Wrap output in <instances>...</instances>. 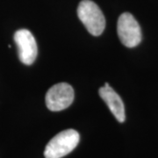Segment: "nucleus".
<instances>
[{"mask_svg": "<svg viewBox=\"0 0 158 158\" xmlns=\"http://www.w3.org/2000/svg\"><path fill=\"white\" fill-rule=\"evenodd\" d=\"M117 32L121 43L127 48H135L141 41V31L135 17L129 13H122L118 19Z\"/></svg>", "mask_w": 158, "mask_h": 158, "instance_id": "7ed1b4c3", "label": "nucleus"}, {"mask_svg": "<svg viewBox=\"0 0 158 158\" xmlns=\"http://www.w3.org/2000/svg\"><path fill=\"white\" fill-rule=\"evenodd\" d=\"M14 41L20 62L25 65L33 64L38 55V48L32 33L27 29H19L14 34Z\"/></svg>", "mask_w": 158, "mask_h": 158, "instance_id": "39448f33", "label": "nucleus"}, {"mask_svg": "<svg viewBox=\"0 0 158 158\" xmlns=\"http://www.w3.org/2000/svg\"><path fill=\"white\" fill-rule=\"evenodd\" d=\"M72 86L66 83L53 85L48 90L45 97L47 107L53 112H59L68 108L74 101Z\"/></svg>", "mask_w": 158, "mask_h": 158, "instance_id": "20e7f679", "label": "nucleus"}, {"mask_svg": "<svg viewBox=\"0 0 158 158\" xmlns=\"http://www.w3.org/2000/svg\"><path fill=\"white\" fill-rule=\"evenodd\" d=\"M79 19L90 34L98 36L106 27V19L97 4L90 0H83L77 7Z\"/></svg>", "mask_w": 158, "mask_h": 158, "instance_id": "f257e3e1", "label": "nucleus"}, {"mask_svg": "<svg viewBox=\"0 0 158 158\" xmlns=\"http://www.w3.org/2000/svg\"><path fill=\"white\" fill-rule=\"evenodd\" d=\"M80 136L74 129H67L53 137L45 148V158H62L73 151L77 146Z\"/></svg>", "mask_w": 158, "mask_h": 158, "instance_id": "f03ea898", "label": "nucleus"}, {"mask_svg": "<svg viewBox=\"0 0 158 158\" xmlns=\"http://www.w3.org/2000/svg\"><path fill=\"white\" fill-rule=\"evenodd\" d=\"M98 92L100 98L106 102L108 108L110 109L116 119L120 123L124 122L126 119L124 103L121 98L118 96V93L115 92L107 83H106L104 86H102Z\"/></svg>", "mask_w": 158, "mask_h": 158, "instance_id": "423d86ee", "label": "nucleus"}]
</instances>
